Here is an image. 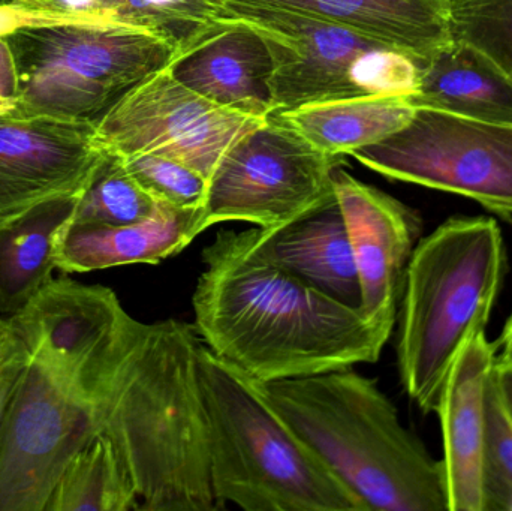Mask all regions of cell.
I'll return each instance as SVG.
<instances>
[{
  "label": "cell",
  "mask_w": 512,
  "mask_h": 511,
  "mask_svg": "<svg viewBox=\"0 0 512 511\" xmlns=\"http://www.w3.org/2000/svg\"><path fill=\"white\" fill-rule=\"evenodd\" d=\"M123 311L110 288L59 278L9 317L30 359L0 438V511H47L72 456L98 435L99 362Z\"/></svg>",
  "instance_id": "1"
},
{
  "label": "cell",
  "mask_w": 512,
  "mask_h": 511,
  "mask_svg": "<svg viewBox=\"0 0 512 511\" xmlns=\"http://www.w3.org/2000/svg\"><path fill=\"white\" fill-rule=\"evenodd\" d=\"M192 305L203 344L261 383L378 362L390 330L319 293L259 249L256 230H224L203 251Z\"/></svg>",
  "instance_id": "2"
},
{
  "label": "cell",
  "mask_w": 512,
  "mask_h": 511,
  "mask_svg": "<svg viewBox=\"0 0 512 511\" xmlns=\"http://www.w3.org/2000/svg\"><path fill=\"white\" fill-rule=\"evenodd\" d=\"M194 324L125 312L96 378L98 435L131 474L141 511L219 510L198 378Z\"/></svg>",
  "instance_id": "3"
},
{
  "label": "cell",
  "mask_w": 512,
  "mask_h": 511,
  "mask_svg": "<svg viewBox=\"0 0 512 511\" xmlns=\"http://www.w3.org/2000/svg\"><path fill=\"white\" fill-rule=\"evenodd\" d=\"M264 384L280 416L366 511H450L444 461L351 368Z\"/></svg>",
  "instance_id": "4"
},
{
  "label": "cell",
  "mask_w": 512,
  "mask_h": 511,
  "mask_svg": "<svg viewBox=\"0 0 512 511\" xmlns=\"http://www.w3.org/2000/svg\"><path fill=\"white\" fill-rule=\"evenodd\" d=\"M198 378L219 509L366 511L274 408L264 384L201 345Z\"/></svg>",
  "instance_id": "5"
},
{
  "label": "cell",
  "mask_w": 512,
  "mask_h": 511,
  "mask_svg": "<svg viewBox=\"0 0 512 511\" xmlns=\"http://www.w3.org/2000/svg\"><path fill=\"white\" fill-rule=\"evenodd\" d=\"M505 272L504 236L490 216H454L415 246L397 362L403 389L423 413H435L466 342L486 332Z\"/></svg>",
  "instance_id": "6"
},
{
  "label": "cell",
  "mask_w": 512,
  "mask_h": 511,
  "mask_svg": "<svg viewBox=\"0 0 512 511\" xmlns=\"http://www.w3.org/2000/svg\"><path fill=\"white\" fill-rule=\"evenodd\" d=\"M6 41L18 74L8 114L95 126L129 90L183 60L164 39L122 24L24 27Z\"/></svg>",
  "instance_id": "7"
},
{
  "label": "cell",
  "mask_w": 512,
  "mask_h": 511,
  "mask_svg": "<svg viewBox=\"0 0 512 511\" xmlns=\"http://www.w3.org/2000/svg\"><path fill=\"white\" fill-rule=\"evenodd\" d=\"M228 8L267 45L274 113L328 99L417 95L420 65L357 30L285 9Z\"/></svg>",
  "instance_id": "8"
},
{
  "label": "cell",
  "mask_w": 512,
  "mask_h": 511,
  "mask_svg": "<svg viewBox=\"0 0 512 511\" xmlns=\"http://www.w3.org/2000/svg\"><path fill=\"white\" fill-rule=\"evenodd\" d=\"M370 170L462 195L512 219V125L417 107L396 134L352 153Z\"/></svg>",
  "instance_id": "9"
},
{
  "label": "cell",
  "mask_w": 512,
  "mask_h": 511,
  "mask_svg": "<svg viewBox=\"0 0 512 511\" xmlns=\"http://www.w3.org/2000/svg\"><path fill=\"white\" fill-rule=\"evenodd\" d=\"M345 156L316 149L271 114L243 138L209 183L207 228L243 221L259 228L288 224L336 197L333 176Z\"/></svg>",
  "instance_id": "10"
},
{
  "label": "cell",
  "mask_w": 512,
  "mask_h": 511,
  "mask_svg": "<svg viewBox=\"0 0 512 511\" xmlns=\"http://www.w3.org/2000/svg\"><path fill=\"white\" fill-rule=\"evenodd\" d=\"M267 119L228 110L198 95L161 69L129 90L96 126V140L126 159H176L212 180L225 156Z\"/></svg>",
  "instance_id": "11"
},
{
  "label": "cell",
  "mask_w": 512,
  "mask_h": 511,
  "mask_svg": "<svg viewBox=\"0 0 512 511\" xmlns=\"http://www.w3.org/2000/svg\"><path fill=\"white\" fill-rule=\"evenodd\" d=\"M104 152L90 123L0 116V224L50 198L80 195Z\"/></svg>",
  "instance_id": "12"
},
{
  "label": "cell",
  "mask_w": 512,
  "mask_h": 511,
  "mask_svg": "<svg viewBox=\"0 0 512 511\" xmlns=\"http://www.w3.org/2000/svg\"><path fill=\"white\" fill-rule=\"evenodd\" d=\"M333 185L360 279L361 312L393 332L423 222L415 210L342 167L334 171Z\"/></svg>",
  "instance_id": "13"
},
{
  "label": "cell",
  "mask_w": 512,
  "mask_h": 511,
  "mask_svg": "<svg viewBox=\"0 0 512 511\" xmlns=\"http://www.w3.org/2000/svg\"><path fill=\"white\" fill-rule=\"evenodd\" d=\"M496 345L478 333L460 350L435 413L444 438L450 511H487L484 485Z\"/></svg>",
  "instance_id": "14"
},
{
  "label": "cell",
  "mask_w": 512,
  "mask_h": 511,
  "mask_svg": "<svg viewBox=\"0 0 512 511\" xmlns=\"http://www.w3.org/2000/svg\"><path fill=\"white\" fill-rule=\"evenodd\" d=\"M204 230L206 207L177 209L164 203H158L150 218L135 224L69 221L57 239V269L89 273L126 264H158L182 252Z\"/></svg>",
  "instance_id": "15"
},
{
  "label": "cell",
  "mask_w": 512,
  "mask_h": 511,
  "mask_svg": "<svg viewBox=\"0 0 512 511\" xmlns=\"http://www.w3.org/2000/svg\"><path fill=\"white\" fill-rule=\"evenodd\" d=\"M285 9L357 30L414 59H432L456 39L451 0H227Z\"/></svg>",
  "instance_id": "16"
},
{
  "label": "cell",
  "mask_w": 512,
  "mask_h": 511,
  "mask_svg": "<svg viewBox=\"0 0 512 511\" xmlns=\"http://www.w3.org/2000/svg\"><path fill=\"white\" fill-rule=\"evenodd\" d=\"M265 257L336 302L361 311V288L339 201L276 228L256 227Z\"/></svg>",
  "instance_id": "17"
},
{
  "label": "cell",
  "mask_w": 512,
  "mask_h": 511,
  "mask_svg": "<svg viewBox=\"0 0 512 511\" xmlns=\"http://www.w3.org/2000/svg\"><path fill=\"white\" fill-rule=\"evenodd\" d=\"M231 26L174 65L180 83L209 101L249 116L268 119L271 57L261 36L230 18Z\"/></svg>",
  "instance_id": "18"
},
{
  "label": "cell",
  "mask_w": 512,
  "mask_h": 511,
  "mask_svg": "<svg viewBox=\"0 0 512 511\" xmlns=\"http://www.w3.org/2000/svg\"><path fill=\"white\" fill-rule=\"evenodd\" d=\"M415 107L512 125V75L468 39L456 38L420 65Z\"/></svg>",
  "instance_id": "19"
},
{
  "label": "cell",
  "mask_w": 512,
  "mask_h": 511,
  "mask_svg": "<svg viewBox=\"0 0 512 511\" xmlns=\"http://www.w3.org/2000/svg\"><path fill=\"white\" fill-rule=\"evenodd\" d=\"M78 195L50 198L0 224V312L17 314L53 279L59 234Z\"/></svg>",
  "instance_id": "20"
},
{
  "label": "cell",
  "mask_w": 512,
  "mask_h": 511,
  "mask_svg": "<svg viewBox=\"0 0 512 511\" xmlns=\"http://www.w3.org/2000/svg\"><path fill=\"white\" fill-rule=\"evenodd\" d=\"M417 107L409 96L363 95L310 102L274 113L328 155H352L405 128Z\"/></svg>",
  "instance_id": "21"
},
{
  "label": "cell",
  "mask_w": 512,
  "mask_h": 511,
  "mask_svg": "<svg viewBox=\"0 0 512 511\" xmlns=\"http://www.w3.org/2000/svg\"><path fill=\"white\" fill-rule=\"evenodd\" d=\"M131 474L113 443L96 435L66 465L47 511H137Z\"/></svg>",
  "instance_id": "22"
},
{
  "label": "cell",
  "mask_w": 512,
  "mask_h": 511,
  "mask_svg": "<svg viewBox=\"0 0 512 511\" xmlns=\"http://www.w3.org/2000/svg\"><path fill=\"white\" fill-rule=\"evenodd\" d=\"M113 23L152 33L185 59L231 26L227 0H104Z\"/></svg>",
  "instance_id": "23"
},
{
  "label": "cell",
  "mask_w": 512,
  "mask_h": 511,
  "mask_svg": "<svg viewBox=\"0 0 512 511\" xmlns=\"http://www.w3.org/2000/svg\"><path fill=\"white\" fill-rule=\"evenodd\" d=\"M158 209L120 156L105 150L78 195L71 221L77 224L129 225L150 218Z\"/></svg>",
  "instance_id": "24"
},
{
  "label": "cell",
  "mask_w": 512,
  "mask_h": 511,
  "mask_svg": "<svg viewBox=\"0 0 512 511\" xmlns=\"http://www.w3.org/2000/svg\"><path fill=\"white\" fill-rule=\"evenodd\" d=\"M123 162L141 188L158 203L177 209L206 207L209 180L188 165L159 155L131 156Z\"/></svg>",
  "instance_id": "25"
},
{
  "label": "cell",
  "mask_w": 512,
  "mask_h": 511,
  "mask_svg": "<svg viewBox=\"0 0 512 511\" xmlns=\"http://www.w3.org/2000/svg\"><path fill=\"white\" fill-rule=\"evenodd\" d=\"M454 35L468 39L512 75V0H451Z\"/></svg>",
  "instance_id": "26"
},
{
  "label": "cell",
  "mask_w": 512,
  "mask_h": 511,
  "mask_svg": "<svg viewBox=\"0 0 512 511\" xmlns=\"http://www.w3.org/2000/svg\"><path fill=\"white\" fill-rule=\"evenodd\" d=\"M484 485L487 511H512V419L493 375L489 401Z\"/></svg>",
  "instance_id": "27"
},
{
  "label": "cell",
  "mask_w": 512,
  "mask_h": 511,
  "mask_svg": "<svg viewBox=\"0 0 512 511\" xmlns=\"http://www.w3.org/2000/svg\"><path fill=\"white\" fill-rule=\"evenodd\" d=\"M29 359L26 344L9 318L0 317V438Z\"/></svg>",
  "instance_id": "28"
},
{
  "label": "cell",
  "mask_w": 512,
  "mask_h": 511,
  "mask_svg": "<svg viewBox=\"0 0 512 511\" xmlns=\"http://www.w3.org/2000/svg\"><path fill=\"white\" fill-rule=\"evenodd\" d=\"M36 11L51 12L81 23L116 24L105 14L104 0H14Z\"/></svg>",
  "instance_id": "29"
},
{
  "label": "cell",
  "mask_w": 512,
  "mask_h": 511,
  "mask_svg": "<svg viewBox=\"0 0 512 511\" xmlns=\"http://www.w3.org/2000/svg\"><path fill=\"white\" fill-rule=\"evenodd\" d=\"M53 24H92L81 23L72 18L62 15L51 14V12L36 11L27 8L20 3H0V39L12 35L17 30L32 26H53Z\"/></svg>",
  "instance_id": "30"
},
{
  "label": "cell",
  "mask_w": 512,
  "mask_h": 511,
  "mask_svg": "<svg viewBox=\"0 0 512 511\" xmlns=\"http://www.w3.org/2000/svg\"><path fill=\"white\" fill-rule=\"evenodd\" d=\"M18 95L14 54L6 38L0 39V116L11 113Z\"/></svg>",
  "instance_id": "31"
},
{
  "label": "cell",
  "mask_w": 512,
  "mask_h": 511,
  "mask_svg": "<svg viewBox=\"0 0 512 511\" xmlns=\"http://www.w3.org/2000/svg\"><path fill=\"white\" fill-rule=\"evenodd\" d=\"M495 384L512 419V366L495 365Z\"/></svg>",
  "instance_id": "32"
},
{
  "label": "cell",
  "mask_w": 512,
  "mask_h": 511,
  "mask_svg": "<svg viewBox=\"0 0 512 511\" xmlns=\"http://www.w3.org/2000/svg\"><path fill=\"white\" fill-rule=\"evenodd\" d=\"M496 365L512 366V314L496 347Z\"/></svg>",
  "instance_id": "33"
}]
</instances>
